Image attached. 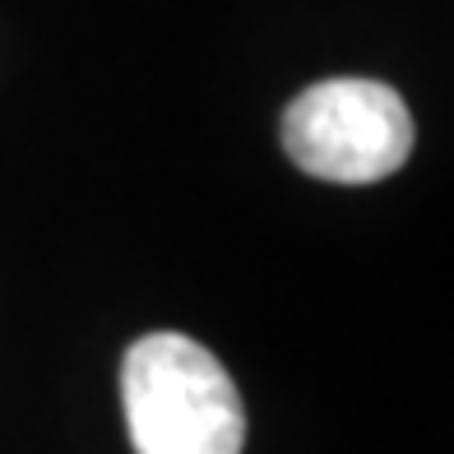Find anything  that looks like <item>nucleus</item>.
<instances>
[{
    "instance_id": "2",
    "label": "nucleus",
    "mask_w": 454,
    "mask_h": 454,
    "mask_svg": "<svg viewBox=\"0 0 454 454\" xmlns=\"http://www.w3.org/2000/svg\"><path fill=\"white\" fill-rule=\"evenodd\" d=\"M283 149L320 181H385L412 153L408 102L376 79H320L283 112Z\"/></svg>"
},
{
    "instance_id": "1",
    "label": "nucleus",
    "mask_w": 454,
    "mask_h": 454,
    "mask_svg": "<svg viewBox=\"0 0 454 454\" xmlns=\"http://www.w3.org/2000/svg\"><path fill=\"white\" fill-rule=\"evenodd\" d=\"M135 454H241L246 403L227 366L185 334L139 339L121 366Z\"/></svg>"
}]
</instances>
